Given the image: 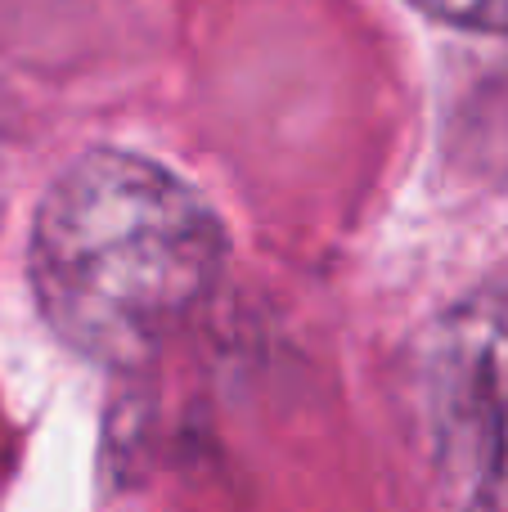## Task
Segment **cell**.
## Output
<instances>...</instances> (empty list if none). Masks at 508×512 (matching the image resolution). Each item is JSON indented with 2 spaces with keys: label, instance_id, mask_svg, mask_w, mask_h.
<instances>
[{
  "label": "cell",
  "instance_id": "obj_1",
  "mask_svg": "<svg viewBox=\"0 0 508 512\" xmlns=\"http://www.w3.org/2000/svg\"><path fill=\"white\" fill-rule=\"evenodd\" d=\"M27 261L45 324L86 360L135 369L221 279L225 230L162 162L90 149L45 189Z\"/></svg>",
  "mask_w": 508,
  "mask_h": 512
},
{
  "label": "cell",
  "instance_id": "obj_3",
  "mask_svg": "<svg viewBox=\"0 0 508 512\" xmlns=\"http://www.w3.org/2000/svg\"><path fill=\"white\" fill-rule=\"evenodd\" d=\"M410 5L437 18V23L464 27V32L508 36V0H410Z\"/></svg>",
  "mask_w": 508,
  "mask_h": 512
},
{
  "label": "cell",
  "instance_id": "obj_2",
  "mask_svg": "<svg viewBox=\"0 0 508 512\" xmlns=\"http://www.w3.org/2000/svg\"><path fill=\"white\" fill-rule=\"evenodd\" d=\"M428 463L464 512H508V283L468 292L423 337Z\"/></svg>",
  "mask_w": 508,
  "mask_h": 512
}]
</instances>
